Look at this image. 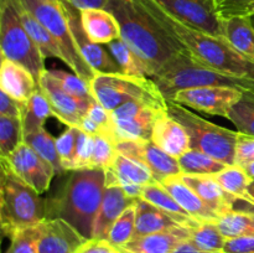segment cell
<instances>
[{
    "instance_id": "56",
    "label": "cell",
    "mask_w": 254,
    "mask_h": 253,
    "mask_svg": "<svg viewBox=\"0 0 254 253\" xmlns=\"http://www.w3.org/2000/svg\"><path fill=\"white\" fill-rule=\"evenodd\" d=\"M252 16H254V9H253V15H252ZM252 16H251V17H252Z\"/></svg>"
},
{
    "instance_id": "11",
    "label": "cell",
    "mask_w": 254,
    "mask_h": 253,
    "mask_svg": "<svg viewBox=\"0 0 254 253\" xmlns=\"http://www.w3.org/2000/svg\"><path fill=\"white\" fill-rule=\"evenodd\" d=\"M242 94V88L230 86H207L184 89L178 92L174 99L170 101L178 102L193 111L227 118L228 112L240 101Z\"/></svg>"
},
{
    "instance_id": "31",
    "label": "cell",
    "mask_w": 254,
    "mask_h": 253,
    "mask_svg": "<svg viewBox=\"0 0 254 253\" xmlns=\"http://www.w3.org/2000/svg\"><path fill=\"white\" fill-rule=\"evenodd\" d=\"M106 47L119 64L123 73L136 77H151V71L145 62L133 50L129 49L121 39L109 42Z\"/></svg>"
},
{
    "instance_id": "30",
    "label": "cell",
    "mask_w": 254,
    "mask_h": 253,
    "mask_svg": "<svg viewBox=\"0 0 254 253\" xmlns=\"http://www.w3.org/2000/svg\"><path fill=\"white\" fill-rule=\"evenodd\" d=\"M24 143H26L37 155L41 156L46 163H49L54 168L56 176H61L62 174L67 173L62 168L61 159H60L59 151H57L56 138H54L45 129V126L39 130L24 135Z\"/></svg>"
},
{
    "instance_id": "29",
    "label": "cell",
    "mask_w": 254,
    "mask_h": 253,
    "mask_svg": "<svg viewBox=\"0 0 254 253\" xmlns=\"http://www.w3.org/2000/svg\"><path fill=\"white\" fill-rule=\"evenodd\" d=\"M50 117H55L54 111L47 97L39 87L30 97L29 101L22 103L21 123L24 135L44 128Z\"/></svg>"
},
{
    "instance_id": "28",
    "label": "cell",
    "mask_w": 254,
    "mask_h": 253,
    "mask_svg": "<svg viewBox=\"0 0 254 253\" xmlns=\"http://www.w3.org/2000/svg\"><path fill=\"white\" fill-rule=\"evenodd\" d=\"M141 197L148 201V202L153 203L154 206H156L160 210L165 211L170 216H173L180 225L186 226V227H193V226H196L198 223V221L191 217L179 205L178 201L170 195V192L160 183H158V181L144 186Z\"/></svg>"
},
{
    "instance_id": "57",
    "label": "cell",
    "mask_w": 254,
    "mask_h": 253,
    "mask_svg": "<svg viewBox=\"0 0 254 253\" xmlns=\"http://www.w3.org/2000/svg\"><path fill=\"white\" fill-rule=\"evenodd\" d=\"M121 253H123V252H122V251H121Z\"/></svg>"
},
{
    "instance_id": "35",
    "label": "cell",
    "mask_w": 254,
    "mask_h": 253,
    "mask_svg": "<svg viewBox=\"0 0 254 253\" xmlns=\"http://www.w3.org/2000/svg\"><path fill=\"white\" fill-rule=\"evenodd\" d=\"M217 225L226 238L254 236V212L232 210L221 216Z\"/></svg>"
},
{
    "instance_id": "45",
    "label": "cell",
    "mask_w": 254,
    "mask_h": 253,
    "mask_svg": "<svg viewBox=\"0 0 254 253\" xmlns=\"http://www.w3.org/2000/svg\"><path fill=\"white\" fill-rule=\"evenodd\" d=\"M216 9L222 20L232 16H252L254 0H215Z\"/></svg>"
},
{
    "instance_id": "18",
    "label": "cell",
    "mask_w": 254,
    "mask_h": 253,
    "mask_svg": "<svg viewBox=\"0 0 254 253\" xmlns=\"http://www.w3.org/2000/svg\"><path fill=\"white\" fill-rule=\"evenodd\" d=\"M180 178L190 186L203 202L220 216L235 210L237 198L228 193L216 180L215 175H189L180 174Z\"/></svg>"
},
{
    "instance_id": "47",
    "label": "cell",
    "mask_w": 254,
    "mask_h": 253,
    "mask_svg": "<svg viewBox=\"0 0 254 253\" xmlns=\"http://www.w3.org/2000/svg\"><path fill=\"white\" fill-rule=\"evenodd\" d=\"M0 116L21 119L22 103L11 98L5 92H0Z\"/></svg>"
},
{
    "instance_id": "6",
    "label": "cell",
    "mask_w": 254,
    "mask_h": 253,
    "mask_svg": "<svg viewBox=\"0 0 254 253\" xmlns=\"http://www.w3.org/2000/svg\"><path fill=\"white\" fill-rule=\"evenodd\" d=\"M92 94L108 112L130 101L143 102L161 112H168V99L150 77L126 73H97L89 82Z\"/></svg>"
},
{
    "instance_id": "49",
    "label": "cell",
    "mask_w": 254,
    "mask_h": 253,
    "mask_svg": "<svg viewBox=\"0 0 254 253\" xmlns=\"http://www.w3.org/2000/svg\"><path fill=\"white\" fill-rule=\"evenodd\" d=\"M78 10L86 9H106L108 0H67Z\"/></svg>"
},
{
    "instance_id": "32",
    "label": "cell",
    "mask_w": 254,
    "mask_h": 253,
    "mask_svg": "<svg viewBox=\"0 0 254 253\" xmlns=\"http://www.w3.org/2000/svg\"><path fill=\"white\" fill-rule=\"evenodd\" d=\"M181 174L189 175H215L226 168V164L196 149H190L178 159Z\"/></svg>"
},
{
    "instance_id": "55",
    "label": "cell",
    "mask_w": 254,
    "mask_h": 253,
    "mask_svg": "<svg viewBox=\"0 0 254 253\" xmlns=\"http://www.w3.org/2000/svg\"><path fill=\"white\" fill-rule=\"evenodd\" d=\"M251 20H252V25H253V27H254V16L251 17Z\"/></svg>"
},
{
    "instance_id": "5",
    "label": "cell",
    "mask_w": 254,
    "mask_h": 253,
    "mask_svg": "<svg viewBox=\"0 0 254 253\" xmlns=\"http://www.w3.org/2000/svg\"><path fill=\"white\" fill-rule=\"evenodd\" d=\"M166 99H174L184 89L207 86H230L247 89L251 81L236 78L210 68L185 51H179L166 62L163 68L150 77Z\"/></svg>"
},
{
    "instance_id": "39",
    "label": "cell",
    "mask_w": 254,
    "mask_h": 253,
    "mask_svg": "<svg viewBox=\"0 0 254 253\" xmlns=\"http://www.w3.org/2000/svg\"><path fill=\"white\" fill-rule=\"evenodd\" d=\"M24 141L21 119L0 116V156L11 154Z\"/></svg>"
},
{
    "instance_id": "1",
    "label": "cell",
    "mask_w": 254,
    "mask_h": 253,
    "mask_svg": "<svg viewBox=\"0 0 254 253\" xmlns=\"http://www.w3.org/2000/svg\"><path fill=\"white\" fill-rule=\"evenodd\" d=\"M135 1L155 20L179 49L215 71L254 82V63L238 54L227 40L183 24L154 0Z\"/></svg>"
},
{
    "instance_id": "4",
    "label": "cell",
    "mask_w": 254,
    "mask_h": 253,
    "mask_svg": "<svg viewBox=\"0 0 254 253\" xmlns=\"http://www.w3.org/2000/svg\"><path fill=\"white\" fill-rule=\"evenodd\" d=\"M0 225L2 235L11 238L20 231L47 218V198L21 180L0 158Z\"/></svg>"
},
{
    "instance_id": "40",
    "label": "cell",
    "mask_w": 254,
    "mask_h": 253,
    "mask_svg": "<svg viewBox=\"0 0 254 253\" xmlns=\"http://www.w3.org/2000/svg\"><path fill=\"white\" fill-rule=\"evenodd\" d=\"M50 73L60 82L64 91L68 92L73 97L81 99H93L89 82L77 76L74 72H67L64 69H49Z\"/></svg>"
},
{
    "instance_id": "10",
    "label": "cell",
    "mask_w": 254,
    "mask_h": 253,
    "mask_svg": "<svg viewBox=\"0 0 254 253\" xmlns=\"http://www.w3.org/2000/svg\"><path fill=\"white\" fill-rule=\"evenodd\" d=\"M168 14L188 26L213 36L223 37V20L216 9L215 0H154Z\"/></svg>"
},
{
    "instance_id": "12",
    "label": "cell",
    "mask_w": 254,
    "mask_h": 253,
    "mask_svg": "<svg viewBox=\"0 0 254 253\" xmlns=\"http://www.w3.org/2000/svg\"><path fill=\"white\" fill-rule=\"evenodd\" d=\"M64 14L67 16L69 29L73 36L76 46L79 54L84 59V61L91 66L96 73H123L119 64L112 57L107 47H103L99 44H94L87 34L84 32L81 22V14L79 10L76 9L67 0H60Z\"/></svg>"
},
{
    "instance_id": "26",
    "label": "cell",
    "mask_w": 254,
    "mask_h": 253,
    "mask_svg": "<svg viewBox=\"0 0 254 253\" xmlns=\"http://www.w3.org/2000/svg\"><path fill=\"white\" fill-rule=\"evenodd\" d=\"M223 32L228 44L254 63V27L250 16H232L223 20Z\"/></svg>"
},
{
    "instance_id": "42",
    "label": "cell",
    "mask_w": 254,
    "mask_h": 253,
    "mask_svg": "<svg viewBox=\"0 0 254 253\" xmlns=\"http://www.w3.org/2000/svg\"><path fill=\"white\" fill-rule=\"evenodd\" d=\"M40 235L41 223L20 231L10 238V246L5 253H37Z\"/></svg>"
},
{
    "instance_id": "14",
    "label": "cell",
    "mask_w": 254,
    "mask_h": 253,
    "mask_svg": "<svg viewBox=\"0 0 254 253\" xmlns=\"http://www.w3.org/2000/svg\"><path fill=\"white\" fill-rule=\"evenodd\" d=\"M39 86L51 104L55 118L66 124L67 126L78 128L81 119L86 116L94 98L81 99L69 94L68 92L64 91L60 82L50 73L49 69H45L44 73L41 74Z\"/></svg>"
},
{
    "instance_id": "15",
    "label": "cell",
    "mask_w": 254,
    "mask_h": 253,
    "mask_svg": "<svg viewBox=\"0 0 254 253\" xmlns=\"http://www.w3.org/2000/svg\"><path fill=\"white\" fill-rule=\"evenodd\" d=\"M119 154L138 160L148 166L154 174L158 183H161L170 176L180 175L181 170L179 161L159 146L153 140H127L121 141L116 145Z\"/></svg>"
},
{
    "instance_id": "51",
    "label": "cell",
    "mask_w": 254,
    "mask_h": 253,
    "mask_svg": "<svg viewBox=\"0 0 254 253\" xmlns=\"http://www.w3.org/2000/svg\"><path fill=\"white\" fill-rule=\"evenodd\" d=\"M171 253H220V252H208V251L200 250L198 247H196L190 240H185L175 248Z\"/></svg>"
},
{
    "instance_id": "43",
    "label": "cell",
    "mask_w": 254,
    "mask_h": 253,
    "mask_svg": "<svg viewBox=\"0 0 254 253\" xmlns=\"http://www.w3.org/2000/svg\"><path fill=\"white\" fill-rule=\"evenodd\" d=\"M79 131H81V129L77 128V126H67L66 130L60 134L59 138H56L57 151H59L62 168L64 171L72 170Z\"/></svg>"
},
{
    "instance_id": "22",
    "label": "cell",
    "mask_w": 254,
    "mask_h": 253,
    "mask_svg": "<svg viewBox=\"0 0 254 253\" xmlns=\"http://www.w3.org/2000/svg\"><path fill=\"white\" fill-rule=\"evenodd\" d=\"M39 87L36 79L25 67L1 57L0 91L5 92L20 103H26Z\"/></svg>"
},
{
    "instance_id": "19",
    "label": "cell",
    "mask_w": 254,
    "mask_h": 253,
    "mask_svg": "<svg viewBox=\"0 0 254 253\" xmlns=\"http://www.w3.org/2000/svg\"><path fill=\"white\" fill-rule=\"evenodd\" d=\"M190 230L186 226H176L163 232L133 238L118 250L123 253H171L183 241L189 240Z\"/></svg>"
},
{
    "instance_id": "34",
    "label": "cell",
    "mask_w": 254,
    "mask_h": 253,
    "mask_svg": "<svg viewBox=\"0 0 254 253\" xmlns=\"http://www.w3.org/2000/svg\"><path fill=\"white\" fill-rule=\"evenodd\" d=\"M109 169L119 178L126 179V180L131 181V183L139 184V185L145 186L156 181L155 178H154L153 171L148 166L144 165L140 161L128 158L123 154L118 153L113 165Z\"/></svg>"
},
{
    "instance_id": "20",
    "label": "cell",
    "mask_w": 254,
    "mask_h": 253,
    "mask_svg": "<svg viewBox=\"0 0 254 253\" xmlns=\"http://www.w3.org/2000/svg\"><path fill=\"white\" fill-rule=\"evenodd\" d=\"M135 201L134 198L128 197L121 186L106 185L101 208L94 222L92 238L106 240L113 223L118 220L126 208L133 205Z\"/></svg>"
},
{
    "instance_id": "36",
    "label": "cell",
    "mask_w": 254,
    "mask_h": 253,
    "mask_svg": "<svg viewBox=\"0 0 254 253\" xmlns=\"http://www.w3.org/2000/svg\"><path fill=\"white\" fill-rule=\"evenodd\" d=\"M189 240L200 250L222 253L227 238L221 232L217 222H198L191 227Z\"/></svg>"
},
{
    "instance_id": "53",
    "label": "cell",
    "mask_w": 254,
    "mask_h": 253,
    "mask_svg": "<svg viewBox=\"0 0 254 253\" xmlns=\"http://www.w3.org/2000/svg\"><path fill=\"white\" fill-rule=\"evenodd\" d=\"M245 171L246 173H247V175L250 176L251 179H252V180H254V163H251V164H248L247 166H245Z\"/></svg>"
},
{
    "instance_id": "41",
    "label": "cell",
    "mask_w": 254,
    "mask_h": 253,
    "mask_svg": "<svg viewBox=\"0 0 254 253\" xmlns=\"http://www.w3.org/2000/svg\"><path fill=\"white\" fill-rule=\"evenodd\" d=\"M118 151L116 144L104 135H94V149L92 155L91 169H101L106 171L113 165Z\"/></svg>"
},
{
    "instance_id": "48",
    "label": "cell",
    "mask_w": 254,
    "mask_h": 253,
    "mask_svg": "<svg viewBox=\"0 0 254 253\" xmlns=\"http://www.w3.org/2000/svg\"><path fill=\"white\" fill-rule=\"evenodd\" d=\"M77 253H121V251L111 245L107 240L91 238L81 246Z\"/></svg>"
},
{
    "instance_id": "3",
    "label": "cell",
    "mask_w": 254,
    "mask_h": 253,
    "mask_svg": "<svg viewBox=\"0 0 254 253\" xmlns=\"http://www.w3.org/2000/svg\"><path fill=\"white\" fill-rule=\"evenodd\" d=\"M106 9L118 21L122 41L145 62L151 77L181 51L135 0H108Z\"/></svg>"
},
{
    "instance_id": "50",
    "label": "cell",
    "mask_w": 254,
    "mask_h": 253,
    "mask_svg": "<svg viewBox=\"0 0 254 253\" xmlns=\"http://www.w3.org/2000/svg\"><path fill=\"white\" fill-rule=\"evenodd\" d=\"M78 128L81 129L84 133L89 134V135H103V130H102L101 126L96 123L94 121H92L89 117L84 116L81 119V123H79Z\"/></svg>"
},
{
    "instance_id": "44",
    "label": "cell",
    "mask_w": 254,
    "mask_h": 253,
    "mask_svg": "<svg viewBox=\"0 0 254 253\" xmlns=\"http://www.w3.org/2000/svg\"><path fill=\"white\" fill-rule=\"evenodd\" d=\"M94 149V135L79 131L78 138H77L76 151H74L73 164H72V170H82V169H91L92 155H93Z\"/></svg>"
},
{
    "instance_id": "46",
    "label": "cell",
    "mask_w": 254,
    "mask_h": 253,
    "mask_svg": "<svg viewBox=\"0 0 254 253\" xmlns=\"http://www.w3.org/2000/svg\"><path fill=\"white\" fill-rule=\"evenodd\" d=\"M251 163H254V136L240 133L236 144L235 165L245 168Z\"/></svg>"
},
{
    "instance_id": "7",
    "label": "cell",
    "mask_w": 254,
    "mask_h": 253,
    "mask_svg": "<svg viewBox=\"0 0 254 253\" xmlns=\"http://www.w3.org/2000/svg\"><path fill=\"white\" fill-rule=\"evenodd\" d=\"M168 113L186 129L191 149L202 151L226 165H235L236 144L240 131L217 126L186 106L170 99L168 101Z\"/></svg>"
},
{
    "instance_id": "54",
    "label": "cell",
    "mask_w": 254,
    "mask_h": 253,
    "mask_svg": "<svg viewBox=\"0 0 254 253\" xmlns=\"http://www.w3.org/2000/svg\"><path fill=\"white\" fill-rule=\"evenodd\" d=\"M247 89H251V91H253V92H254V82H251L250 87H248Z\"/></svg>"
},
{
    "instance_id": "37",
    "label": "cell",
    "mask_w": 254,
    "mask_h": 253,
    "mask_svg": "<svg viewBox=\"0 0 254 253\" xmlns=\"http://www.w3.org/2000/svg\"><path fill=\"white\" fill-rule=\"evenodd\" d=\"M240 133L254 136V92L243 89L240 101L231 108L227 116Z\"/></svg>"
},
{
    "instance_id": "2",
    "label": "cell",
    "mask_w": 254,
    "mask_h": 253,
    "mask_svg": "<svg viewBox=\"0 0 254 253\" xmlns=\"http://www.w3.org/2000/svg\"><path fill=\"white\" fill-rule=\"evenodd\" d=\"M106 189L101 169L68 171L56 195L47 198V218H62L84 238L93 237V227Z\"/></svg>"
},
{
    "instance_id": "13",
    "label": "cell",
    "mask_w": 254,
    "mask_h": 253,
    "mask_svg": "<svg viewBox=\"0 0 254 253\" xmlns=\"http://www.w3.org/2000/svg\"><path fill=\"white\" fill-rule=\"evenodd\" d=\"M0 158H4L10 169L40 195L49 190L52 179L56 176L54 168L24 141L11 154Z\"/></svg>"
},
{
    "instance_id": "16",
    "label": "cell",
    "mask_w": 254,
    "mask_h": 253,
    "mask_svg": "<svg viewBox=\"0 0 254 253\" xmlns=\"http://www.w3.org/2000/svg\"><path fill=\"white\" fill-rule=\"evenodd\" d=\"M87 241L62 218H46L41 222L37 253H77Z\"/></svg>"
},
{
    "instance_id": "38",
    "label": "cell",
    "mask_w": 254,
    "mask_h": 253,
    "mask_svg": "<svg viewBox=\"0 0 254 253\" xmlns=\"http://www.w3.org/2000/svg\"><path fill=\"white\" fill-rule=\"evenodd\" d=\"M135 218L136 205L134 202L133 205L127 207L126 211L119 216L118 220L113 223L106 240L117 248H121L124 245H127L134 237Z\"/></svg>"
},
{
    "instance_id": "21",
    "label": "cell",
    "mask_w": 254,
    "mask_h": 253,
    "mask_svg": "<svg viewBox=\"0 0 254 253\" xmlns=\"http://www.w3.org/2000/svg\"><path fill=\"white\" fill-rule=\"evenodd\" d=\"M161 185L178 201L179 205L198 222H218L221 216L208 207L202 198L181 180L180 175L170 176L161 181Z\"/></svg>"
},
{
    "instance_id": "52",
    "label": "cell",
    "mask_w": 254,
    "mask_h": 253,
    "mask_svg": "<svg viewBox=\"0 0 254 253\" xmlns=\"http://www.w3.org/2000/svg\"><path fill=\"white\" fill-rule=\"evenodd\" d=\"M248 202H237L235 205V210L240 211H250V212H254V180L248 186Z\"/></svg>"
},
{
    "instance_id": "25",
    "label": "cell",
    "mask_w": 254,
    "mask_h": 253,
    "mask_svg": "<svg viewBox=\"0 0 254 253\" xmlns=\"http://www.w3.org/2000/svg\"><path fill=\"white\" fill-rule=\"evenodd\" d=\"M135 205V232H134L133 238L151 235V233L163 232V231L170 230V228L176 227V226H183L173 216L158 208L153 203L148 202L143 197L136 198Z\"/></svg>"
},
{
    "instance_id": "23",
    "label": "cell",
    "mask_w": 254,
    "mask_h": 253,
    "mask_svg": "<svg viewBox=\"0 0 254 253\" xmlns=\"http://www.w3.org/2000/svg\"><path fill=\"white\" fill-rule=\"evenodd\" d=\"M166 112L146 108L140 114L127 119H112V141L118 144L127 140H151L156 118Z\"/></svg>"
},
{
    "instance_id": "9",
    "label": "cell",
    "mask_w": 254,
    "mask_h": 253,
    "mask_svg": "<svg viewBox=\"0 0 254 253\" xmlns=\"http://www.w3.org/2000/svg\"><path fill=\"white\" fill-rule=\"evenodd\" d=\"M22 5L49 30L59 45L62 61L81 78L91 82L96 72L91 68L76 46L67 16L60 0H20Z\"/></svg>"
},
{
    "instance_id": "8",
    "label": "cell",
    "mask_w": 254,
    "mask_h": 253,
    "mask_svg": "<svg viewBox=\"0 0 254 253\" xmlns=\"http://www.w3.org/2000/svg\"><path fill=\"white\" fill-rule=\"evenodd\" d=\"M0 50L1 57L21 64L39 83L45 72V57L22 25L16 0L0 1Z\"/></svg>"
},
{
    "instance_id": "27",
    "label": "cell",
    "mask_w": 254,
    "mask_h": 253,
    "mask_svg": "<svg viewBox=\"0 0 254 253\" xmlns=\"http://www.w3.org/2000/svg\"><path fill=\"white\" fill-rule=\"evenodd\" d=\"M16 6L22 25L26 29L27 34L30 35L32 41L39 47L42 56L45 59H49V57L51 59L52 57V59H60L62 61L61 50H60L59 45L55 41L52 35L49 32V30L20 2V0H16Z\"/></svg>"
},
{
    "instance_id": "17",
    "label": "cell",
    "mask_w": 254,
    "mask_h": 253,
    "mask_svg": "<svg viewBox=\"0 0 254 253\" xmlns=\"http://www.w3.org/2000/svg\"><path fill=\"white\" fill-rule=\"evenodd\" d=\"M151 140L161 150L176 159L191 149L189 133L183 124L169 116V113H163L156 118L153 126Z\"/></svg>"
},
{
    "instance_id": "24",
    "label": "cell",
    "mask_w": 254,
    "mask_h": 253,
    "mask_svg": "<svg viewBox=\"0 0 254 253\" xmlns=\"http://www.w3.org/2000/svg\"><path fill=\"white\" fill-rule=\"evenodd\" d=\"M81 22L87 36L99 45L121 39V29L116 16L107 9L79 10Z\"/></svg>"
},
{
    "instance_id": "33",
    "label": "cell",
    "mask_w": 254,
    "mask_h": 253,
    "mask_svg": "<svg viewBox=\"0 0 254 253\" xmlns=\"http://www.w3.org/2000/svg\"><path fill=\"white\" fill-rule=\"evenodd\" d=\"M215 178L228 193L237 198V202H248V186L252 179L245 169L237 165H227L222 171L215 174Z\"/></svg>"
}]
</instances>
